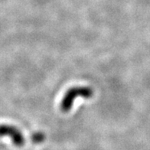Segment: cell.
Instances as JSON below:
<instances>
[{
	"label": "cell",
	"instance_id": "6da1fadb",
	"mask_svg": "<svg viewBox=\"0 0 150 150\" xmlns=\"http://www.w3.org/2000/svg\"><path fill=\"white\" fill-rule=\"evenodd\" d=\"M93 94L92 88L90 87H71L66 92L61 102V110L64 112H67L73 106L74 100L77 97L91 98Z\"/></svg>",
	"mask_w": 150,
	"mask_h": 150
},
{
	"label": "cell",
	"instance_id": "7a4b0ae2",
	"mask_svg": "<svg viewBox=\"0 0 150 150\" xmlns=\"http://www.w3.org/2000/svg\"><path fill=\"white\" fill-rule=\"evenodd\" d=\"M7 136L12 139L16 146H22L25 143V138L22 132L16 127L9 125H0V137Z\"/></svg>",
	"mask_w": 150,
	"mask_h": 150
},
{
	"label": "cell",
	"instance_id": "3957f363",
	"mask_svg": "<svg viewBox=\"0 0 150 150\" xmlns=\"http://www.w3.org/2000/svg\"><path fill=\"white\" fill-rule=\"evenodd\" d=\"M45 139V136L42 133V132H35V134L32 135V140L35 143H41L43 142Z\"/></svg>",
	"mask_w": 150,
	"mask_h": 150
}]
</instances>
